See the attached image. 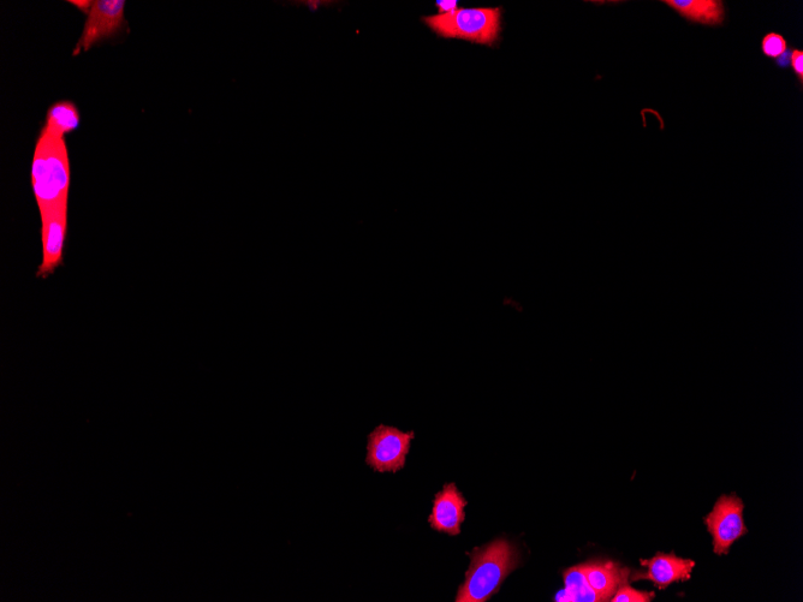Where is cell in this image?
Returning a JSON list of instances; mask_svg holds the SVG:
<instances>
[{"label": "cell", "mask_w": 803, "mask_h": 602, "mask_svg": "<svg viewBox=\"0 0 803 602\" xmlns=\"http://www.w3.org/2000/svg\"><path fill=\"white\" fill-rule=\"evenodd\" d=\"M70 176L67 143L44 128L32 164V187L40 213L68 202Z\"/></svg>", "instance_id": "cell-1"}, {"label": "cell", "mask_w": 803, "mask_h": 602, "mask_svg": "<svg viewBox=\"0 0 803 602\" xmlns=\"http://www.w3.org/2000/svg\"><path fill=\"white\" fill-rule=\"evenodd\" d=\"M471 566L458 588L456 602H485L498 593L502 583L519 566V552L509 541L498 539L467 553Z\"/></svg>", "instance_id": "cell-2"}, {"label": "cell", "mask_w": 803, "mask_h": 602, "mask_svg": "<svg viewBox=\"0 0 803 602\" xmlns=\"http://www.w3.org/2000/svg\"><path fill=\"white\" fill-rule=\"evenodd\" d=\"M439 37L458 38L492 45L501 32V9H457L452 13L424 17Z\"/></svg>", "instance_id": "cell-3"}, {"label": "cell", "mask_w": 803, "mask_h": 602, "mask_svg": "<svg viewBox=\"0 0 803 602\" xmlns=\"http://www.w3.org/2000/svg\"><path fill=\"white\" fill-rule=\"evenodd\" d=\"M415 432L379 425L368 435L366 464L377 473H397L406 467Z\"/></svg>", "instance_id": "cell-4"}, {"label": "cell", "mask_w": 803, "mask_h": 602, "mask_svg": "<svg viewBox=\"0 0 803 602\" xmlns=\"http://www.w3.org/2000/svg\"><path fill=\"white\" fill-rule=\"evenodd\" d=\"M742 500L737 496H723L717 500L711 514L705 518L713 538V551L719 556L728 554L734 542L748 533L743 522Z\"/></svg>", "instance_id": "cell-5"}, {"label": "cell", "mask_w": 803, "mask_h": 602, "mask_svg": "<svg viewBox=\"0 0 803 602\" xmlns=\"http://www.w3.org/2000/svg\"><path fill=\"white\" fill-rule=\"evenodd\" d=\"M124 0H97L93 2L91 10L87 14V20L79 43H77L74 56L80 52H87L100 41L111 39L123 29Z\"/></svg>", "instance_id": "cell-6"}, {"label": "cell", "mask_w": 803, "mask_h": 602, "mask_svg": "<svg viewBox=\"0 0 803 602\" xmlns=\"http://www.w3.org/2000/svg\"><path fill=\"white\" fill-rule=\"evenodd\" d=\"M40 218L43 261L38 268L37 277L46 279L63 265L64 244L68 232V202L40 213Z\"/></svg>", "instance_id": "cell-7"}, {"label": "cell", "mask_w": 803, "mask_h": 602, "mask_svg": "<svg viewBox=\"0 0 803 602\" xmlns=\"http://www.w3.org/2000/svg\"><path fill=\"white\" fill-rule=\"evenodd\" d=\"M467 500L455 484H446L436 494L428 523L438 533L456 536L461 534L462 523L466 520Z\"/></svg>", "instance_id": "cell-8"}, {"label": "cell", "mask_w": 803, "mask_h": 602, "mask_svg": "<svg viewBox=\"0 0 803 602\" xmlns=\"http://www.w3.org/2000/svg\"><path fill=\"white\" fill-rule=\"evenodd\" d=\"M641 565L646 566V572H635L632 581L648 580L659 589H666L675 582L688 581L692 577L695 562L692 559H682L674 553H657L652 559H641Z\"/></svg>", "instance_id": "cell-9"}, {"label": "cell", "mask_w": 803, "mask_h": 602, "mask_svg": "<svg viewBox=\"0 0 803 602\" xmlns=\"http://www.w3.org/2000/svg\"><path fill=\"white\" fill-rule=\"evenodd\" d=\"M662 3L693 25L722 26L727 14L722 0H663Z\"/></svg>", "instance_id": "cell-10"}, {"label": "cell", "mask_w": 803, "mask_h": 602, "mask_svg": "<svg viewBox=\"0 0 803 602\" xmlns=\"http://www.w3.org/2000/svg\"><path fill=\"white\" fill-rule=\"evenodd\" d=\"M584 566L587 581L600 601H610L618 587L628 582L630 571L611 560H593Z\"/></svg>", "instance_id": "cell-11"}, {"label": "cell", "mask_w": 803, "mask_h": 602, "mask_svg": "<svg viewBox=\"0 0 803 602\" xmlns=\"http://www.w3.org/2000/svg\"><path fill=\"white\" fill-rule=\"evenodd\" d=\"M81 117L73 101L62 100L53 104L46 115L45 129L51 134L63 137L79 129Z\"/></svg>", "instance_id": "cell-12"}, {"label": "cell", "mask_w": 803, "mask_h": 602, "mask_svg": "<svg viewBox=\"0 0 803 602\" xmlns=\"http://www.w3.org/2000/svg\"><path fill=\"white\" fill-rule=\"evenodd\" d=\"M565 589L563 596H557L556 601L599 602V596L588 583L584 564L574 566L564 571Z\"/></svg>", "instance_id": "cell-13"}, {"label": "cell", "mask_w": 803, "mask_h": 602, "mask_svg": "<svg viewBox=\"0 0 803 602\" xmlns=\"http://www.w3.org/2000/svg\"><path fill=\"white\" fill-rule=\"evenodd\" d=\"M789 49L788 41L782 34L770 32L761 39L760 50L766 58L777 61Z\"/></svg>", "instance_id": "cell-14"}, {"label": "cell", "mask_w": 803, "mask_h": 602, "mask_svg": "<svg viewBox=\"0 0 803 602\" xmlns=\"http://www.w3.org/2000/svg\"><path fill=\"white\" fill-rule=\"evenodd\" d=\"M654 593L640 592L629 586L628 582H624L618 587L617 592L612 596V602H650L654 599Z\"/></svg>", "instance_id": "cell-15"}, {"label": "cell", "mask_w": 803, "mask_h": 602, "mask_svg": "<svg viewBox=\"0 0 803 602\" xmlns=\"http://www.w3.org/2000/svg\"><path fill=\"white\" fill-rule=\"evenodd\" d=\"M789 68L793 69L794 75L799 80L800 85H803V51L800 49H791L790 65Z\"/></svg>", "instance_id": "cell-16"}, {"label": "cell", "mask_w": 803, "mask_h": 602, "mask_svg": "<svg viewBox=\"0 0 803 602\" xmlns=\"http://www.w3.org/2000/svg\"><path fill=\"white\" fill-rule=\"evenodd\" d=\"M436 5L439 11L438 13L439 15L449 14L452 13V11L458 9V5L457 2H455V0L454 2H450V0H439V2H437Z\"/></svg>", "instance_id": "cell-17"}, {"label": "cell", "mask_w": 803, "mask_h": 602, "mask_svg": "<svg viewBox=\"0 0 803 602\" xmlns=\"http://www.w3.org/2000/svg\"><path fill=\"white\" fill-rule=\"evenodd\" d=\"M790 55H791V49H788L787 52H785L782 57H779L777 61H775L776 67L784 70L789 69Z\"/></svg>", "instance_id": "cell-18"}, {"label": "cell", "mask_w": 803, "mask_h": 602, "mask_svg": "<svg viewBox=\"0 0 803 602\" xmlns=\"http://www.w3.org/2000/svg\"><path fill=\"white\" fill-rule=\"evenodd\" d=\"M69 3L75 5L77 9H80L82 13L85 14L89 13V10H91L93 5V2H79V0H76V2H69Z\"/></svg>", "instance_id": "cell-19"}]
</instances>
